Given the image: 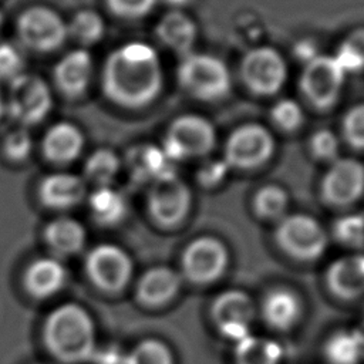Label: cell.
I'll list each match as a JSON object with an SVG mask.
<instances>
[{"mask_svg":"<svg viewBox=\"0 0 364 364\" xmlns=\"http://www.w3.org/2000/svg\"><path fill=\"white\" fill-rule=\"evenodd\" d=\"M162 85L156 51L146 43L131 41L108 54L102 67V90L121 107L138 108L149 104Z\"/></svg>","mask_w":364,"mask_h":364,"instance_id":"1","label":"cell"},{"mask_svg":"<svg viewBox=\"0 0 364 364\" xmlns=\"http://www.w3.org/2000/svg\"><path fill=\"white\" fill-rule=\"evenodd\" d=\"M43 340L58 361L80 364L94 354L97 330L91 314L82 306L64 303L46 317Z\"/></svg>","mask_w":364,"mask_h":364,"instance_id":"2","label":"cell"},{"mask_svg":"<svg viewBox=\"0 0 364 364\" xmlns=\"http://www.w3.org/2000/svg\"><path fill=\"white\" fill-rule=\"evenodd\" d=\"M4 108L20 127L37 125L53 109L51 90L40 75L23 73L9 84Z\"/></svg>","mask_w":364,"mask_h":364,"instance_id":"3","label":"cell"},{"mask_svg":"<svg viewBox=\"0 0 364 364\" xmlns=\"http://www.w3.org/2000/svg\"><path fill=\"white\" fill-rule=\"evenodd\" d=\"M20 43L36 53H53L68 37L67 23L53 9L34 6L24 10L16 23Z\"/></svg>","mask_w":364,"mask_h":364,"instance_id":"4","label":"cell"},{"mask_svg":"<svg viewBox=\"0 0 364 364\" xmlns=\"http://www.w3.org/2000/svg\"><path fill=\"white\" fill-rule=\"evenodd\" d=\"M178 77L191 94L202 100H218L230 87L228 67L222 60L208 54L189 53L182 55Z\"/></svg>","mask_w":364,"mask_h":364,"instance_id":"5","label":"cell"},{"mask_svg":"<svg viewBox=\"0 0 364 364\" xmlns=\"http://www.w3.org/2000/svg\"><path fill=\"white\" fill-rule=\"evenodd\" d=\"M85 270L95 287L107 293H118L129 283L134 263L122 247L112 243H101L88 252Z\"/></svg>","mask_w":364,"mask_h":364,"instance_id":"6","label":"cell"},{"mask_svg":"<svg viewBox=\"0 0 364 364\" xmlns=\"http://www.w3.org/2000/svg\"><path fill=\"white\" fill-rule=\"evenodd\" d=\"M279 246L299 260L320 257L327 246V235L323 226L309 215H291L284 218L277 230Z\"/></svg>","mask_w":364,"mask_h":364,"instance_id":"7","label":"cell"},{"mask_svg":"<svg viewBox=\"0 0 364 364\" xmlns=\"http://www.w3.org/2000/svg\"><path fill=\"white\" fill-rule=\"evenodd\" d=\"M215 142L212 124L199 115H182L176 118L166 134L162 149L173 159H185L206 154Z\"/></svg>","mask_w":364,"mask_h":364,"instance_id":"8","label":"cell"},{"mask_svg":"<svg viewBox=\"0 0 364 364\" xmlns=\"http://www.w3.org/2000/svg\"><path fill=\"white\" fill-rule=\"evenodd\" d=\"M229 253L216 237L203 236L192 240L182 253L183 276L196 284L218 280L228 267Z\"/></svg>","mask_w":364,"mask_h":364,"instance_id":"9","label":"cell"},{"mask_svg":"<svg viewBox=\"0 0 364 364\" xmlns=\"http://www.w3.org/2000/svg\"><path fill=\"white\" fill-rule=\"evenodd\" d=\"M255 314L250 296L236 289L219 293L210 307V316L219 333L235 343L250 334Z\"/></svg>","mask_w":364,"mask_h":364,"instance_id":"10","label":"cell"},{"mask_svg":"<svg viewBox=\"0 0 364 364\" xmlns=\"http://www.w3.org/2000/svg\"><path fill=\"white\" fill-rule=\"evenodd\" d=\"M346 73L333 55H317L301 74V88L309 100L318 107L331 105L343 87Z\"/></svg>","mask_w":364,"mask_h":364,"instance_id":"11","label":"cell"},{"mask_svg":"<svg viewBox=\"0 0 364 364\" xmlns=\"http://www.w3.org/2000/svg\"><path fill=\"white\" fill-rule=\"evenodd\" d=\"M273 152V138L269 131L256 124L237 128L226 144L229 166L253 168L263 164Z\"/></svg>","mask_w":364,"mask_h":364,"instance_id":"12","label":"cell"},{"mask_svg":"<svg viewBox=\"0 0 364 364\" xmlns=\"http://www.w3.org/2000/svg\"><path fill=\"white\" fill-rule=\"evenodd\" d=\"M246 84L259 94H273L286 80V64L282 55L270 47H259L246 54L242 63Z\"/></svg>","mask_w":364,"mask_h":364,"instance_id":"13","label":"cell"},{"mask_svg":"<svg viewBox=\"0 0 364 364\" xmlns=\"http://www.w3.org/2000/svg\"><path fill=\"white\" fill-rule=\"evenodd\" d=\"M189 205V189L176 175L152 183L148 196V209L154 220L161 226L168 228L179 223L188 213Z\"/></svg>","mask_w":364,"mask_h":364,"instance_id":"14","label":"cell"},{"mask_svg":"<svg viewBox=\"0 0 364 364\" xmlns=\"http://www.w3.org/2000/svg\"><path fill=\"white\" fill-rule=\"evenodd\" d=\"M364 189V166L350 158L337 159L323 179L324 198L334 205L354 202Z\"/></svg>","mask_w":364,"mask_h":364,"instance_id":"15","label":"cell"},{"mask_svg":"<svg viewBox=\"0 0 364 364\" xmlns=\"http://www.w3.org/2000/svg\"><path fill=\"white\" fill-rule=\"evenodd\" d=\"M87 196V182L73 172H53L38 185L41 203L54 210H68L80 205Z\"/></svg>","mask_w":364,"mask_h":364,"instance_id":"16","label":"cell"},{"mask_svg":"<svg viewBox=\"0 0 364 364\" xmlns=\"http://www.w3.org/2000/svg\"><path fill=\"white\" fill-rule=\"evenodd\" d=\"M94 61L85 48H75L64 54L54 67V81L67 97L77 98L90 87Z\"/></svg>","mask_w":364,"mask_h":364,"instance_id":"17","label":"cell"},{"mask_svg":"<svg viewBox=\"0 0 364 364\" xmlns=\"http://www.w3.org/2000/svg\"><path fill=\"white\" fill-rule=\"evenodd\" d=\"M85 146L82 131L73 122L60 121L53 124L43 136L44 156L57 165L74 162Z\"/></svg>","mask_w":364,"mask_h":364,"instance_id":"18","label":"cell"},{"mask_svg":"<svg viewBox=\"0 0 364 364\" xmlns=\"http://www.w3.org/2000/svg\"><path fill=\"white\" fill-rule=\"evenodd\" d=\"M67 270L55 257H40L30 263L24 272L23 283L34 299H48L57 294L65 284Z\"/></svg>","mask_w":364,"mask_h":364,"instance_id":"19","label":"cell"},{"mask_svg":"<svg viewBox=\"0 0 364 364\" xmlns=\"http://www.w3.org/2000/svg\"><path fill=\"white\" fill-rule=\"evenodd\" d=\"M326 282L330 291L337 297L355 299L364 294V255L334 260L327 269Z\"/></svg>","mask_w":364,"mask_h":364,"instance_id":"20","label":"cell"},{"mask_svg":"<svg viewBox=\"0 0 364 364\" xmlns=\"http://www.w3.org/2000/svg\"><path fill=\"white\" fill-rule=\"evenodd\" d=\"M303 311L300 297L287 287L272 289L262 301V317L266 324L279 331L290 330Z\"/></svg>","mask_w":364,"mask_h":364,"instance_id":"21","label":"cell"},{"mask_svg":"<svg viewBox=\"0 0 364 364\" xmlns=\"http://www.w3.org/2000/svg\"><path fill=\"white\" fill-rule=\"evenodd\" d=\"M181 287V276L171 267L156 266L146 270L138 280L136 297L148 307H159L175 297Z\"/></svg>","mask_w":364,"mask_h":364,"instance_id":"22","label":"cell"},{"mask_svg":"<svg viewBox=\"0 0 364 364\" xmlns=\"http://www.w3.org/2000/svg\"><path fill=\"white\" fill-rule=\"evenodd\" d=\"M128 166L136 181H151L175 176V161L162 148L145 145L134 148L128 155Z\"/></svg>","mask_w":364,"mask_h":364,"instance_id":"23","label":"cell"},{"mask_svg":"<svg viewBox=\"0 0 364 364\" xmlns=\"http://www.w3.org/2000/svg\"><path fill=\"white\" fill-rule=\"evenodd\" d=\"M44 240L57 256H73L80 253L87 242V232L81 222L68 216L53 219L44 228Z\"/></svg>","mask_w":364,"mask_h":364,"instance_id":"24","label":"cell"},{"mask_svg":"<svg viewBox=\"0 0 364 364\" xmlns=\"http://www.w3.org/2000/svg\"><path fill=\"white\" fill-rule=\"evenodd\" d=\"M88 208L92 219L101 226H115L121 223L127 215L125 196L111 185L95 188L88 196Z\"/></svg>","mask_w":364,"mask_h":364,"instance_id":"25","label":"cell"},{"mask_svg":"<svg viewBox=\"0 0 364 364\" xmlns=\"http://www.w3.org/2000/svg\"><path fill=\"white\" fill-rule=\"evenodd\" d=\"M324 355L330 364H360L364 358V333L338 330L324 344Z\"/></svg>","mask_w":364,"mask_h":364,"instance_id":"26","label":"cell"},{"mask_svg":"<svg viewBox=\"0 0 364 364\" xmlns=\"http://www.w3.org/2000/svg\"><path fill=\"white\" fill-rule=\"evenodd\" d=\"M282 347L272 338L247 334L235 344V364H280Z\"/></svg>","mask_w":364,"mask_h":364,"instance_id":"27","label":"cell"},{"mask_svg":"<svg viewBox=\"0 0 364 364\" xmlns=\"http://www.w3.org/2000/svg\"><path fill=\"white\" fill-rule=\"evenodd\" d=\"M195 34L193 21L181 11L168 13L158 26L159 38L181 55L191 53Z\"/></svg>","mask_w":364,"mask_h":364,"instance_id":"28","label":"cell"},{"mask_svg":"<svg viewBox=\"0 0 364 364\" xmlns=\"http://www.w3.org/2000/svg\"><path fill=\"white\" fill-rule=\"evenodd\" d=\"M119 168L121 161L118 155L108 148H100L91 152L85 159L82 166V179L87 183L95 185L97 188L108 186L118 175Z\"/></svg>","mask_w":364,"mask_h":364,"instance_id":"29","label":"cell"},{"mask_svg":"<svg viewBox=\"0 0 364 364\" xmlns=\"http://www.w3.org/2000/svg\"><path fill=\"white\" fill-rule=\"evenodd\" d=\"M68 37H73L81 46L98 43L105 31V23L100 13L91 9L78 10L67 23Z\"/></svg>","mask_w":364,"mask_h":364,"instance_id":"30","label":"cell"},{"mask_svg":"<svg viewBox=\"0 0 364 364\" xmlns=\"http://www.w3.org/2000/svg\"><path fill=\"white\" fill-rule=\"evenodd\" d=\"M125 364H173V355L164 341L145 338L128 353Z\"/></svg>","mask_w":364,"mask_h":364,"instance_id":"31","label":"cell"},{"mask_svg":"<svg viewBox=\"0 0 364 364\" xmlns=\"http://www.w3.org/2000/svg\"><path fill=\"white\" fill-rule=\"evenodd\" d=\"M333 57L346 74L364 70V30L351 33Z\"/></svg>","mask_w":364,"mask_h":364,"instance_id":"32","label":"cell"},{"mask_svg":"<svg viewBox=\"0 0 364 364\" xmlns=\"http://www.w3.org/2000/svg\"><path fill=\"white\" fill-rule=\"evenodd\" d=\"M34 148L33 136L26 127L10 131L3 139V152L11 162H24L28 159Z\"/></svg>","mask_w":364,"mask_h":364,"instance_id":"33","label":"cell"},{"mask_svg":"<svg viewBox=\"0 0 364 364\" xmlns=\"http://www.w3.org/2000/svg\"><path fill=\"white\" fill-rule=\"evenodd\" d=\"M256 210L263 218H277L287 206L286 192L279 186H264L262 188L255 199Z\"/></svg>","mask_w":364,"mask_h":364,"instance_id":"34","label":"cell"},{"mask_svg":"<svg viewBox=\"0 0 364 364\" xmlns=\"http://www.w3.org/2000/svg\"><path fill=\"white\" fill-rule=\"evenodd\" d=\"M26 58L20 47L10 43H0V82L9 84L24 73Z\"/></svg>","mask_w":364,"mask_h":364,"instance_id":"35","label":"cell"},{"mask_svg":"<svg viewBox=\"0 0 364 364\" xmlns=\"http://www.w3.org/2000/svg\"><path fill=\"white\" fill-rule=\"evenodd\" d=\"M334 233L340 242L348 246H360L364 243V218L360 215H348L336 223Z\"/></svg>","mask_w":364,"mask_h":364,"instance_id":"36","label":"cell"},{"mask_svg":"<svg viewBox=\"0 0 364 364\" xmlns=\"http://www.w3.org/2000/svg\"><path fill=\"white\" fill-rule=\"evenodd\" d=\"M274 122L284 129H294L303 121V111L294 100H280L272 109Z\"/></svg>","mask_w":364,"mask_h":364,"instance_id":"37","label":"cell"},{"mask_svg":"<svg viewBox=\"0 0 364 364\" xmlns=\"http://www.w3.org/2000/svg\"><path fill=\"white\" fill-rule=\"evenodd\" d=\"M344 134L351 145L364 148V104L355 105L347 112L344 118Z\"/></svg>","mask_w":364,"mask_h":364,"instance_id":"38","label":"cell"},{"mask_svg":"<svg viewBox=\"0 0 364 364\" xmlns=\"http://www.w3.org/2000/svg\"><path fill=\"white\" fill-rule=\"evenodd\" d=\"M156 0H107L109 10L125 18H138L148 14Z\"/></svg>","mask_w":364,"mask_h":364,"instance_id":"39","label":"cell"},{"mask_svg":"<svg viewBox=\"0 0 364 364\" xmlns=\"http://www.w3.org/2000/svg\"><path fill=\"white\" fill-rule=\"evenodd\" d=\"M311 149L320 159H334L338 151V141L328 129H321L311 139Z\"/></svg>","mask_w":364,"mask_h":364,"instance_id":"40","label":"cell"},{"mask_svg":"<svg viewBox=\"0 0 364 364\" xmlns=\"http://www.w3.org/2000/svg\"><path fill=\"white\" fill-rule=\"evenodd\" d=\"M228 166L229 165L226 164V161H223V162L216 161V162L208 164L205 168H202V171L199 173V178H200L202 183H205V185L218 183L226 175Z\"/></svg>","mask_w":364,"mask_h":364,"instance_id":"41","label":"cell"},{"mask_svg":"<svg viewBox=\"0 0 364 364\" xmlns=\"http://www.w3.org/2000/svg\"><path fill=\"white\" fill-rule=\"evenodd\" d=\"M296 55L299 60H301L303 63H310L313 58H316L318 55L314 44L309 43V41H303V43H299L296 46Z\"/></svg>","mask_w":364,"mask_h":364,"instance_id":"42","label":"cell"},{"mask_svg":"<svg viewBox=\"0 0 364 364\" xmlns=\"http://www.w3.org/2000/svg\"><path fill=\"white\" fill-rule=\"evenodd\" d=\"M168 3H171V4H176V6H183V4H186L189 0H166Z\"/></svg>","mask_w":364,"mask_h":364,"instance_id":"43","label":"cell"},{"mask_svg":"<svg viewBox=\"0 0 364 364\" xmlns=\"http://www.w3.org/2000/svg\"><path fill=\"white\" fill-rule=\"evenodd\" d=\"M4 109H6V108H4V100H3V97H1V94H0V115L3 114Z\"/></svg>","mask_w":364,"mask_h":364,"instance_id":"44","label":"cell"},{"mask_svg":"<svg viewBox=\"0 0 364 364\" xmlns=\"http://www.w3.org/2000/svg\"><path fill=\"white\" fill-rule=\"evenodd\" d=\"M1 24H3V14H1V11H0V27H1Z\"/></svg>","mask_w":364,"mask_h":364,"instance_id":"45","label":"cell"}]
</instances>
